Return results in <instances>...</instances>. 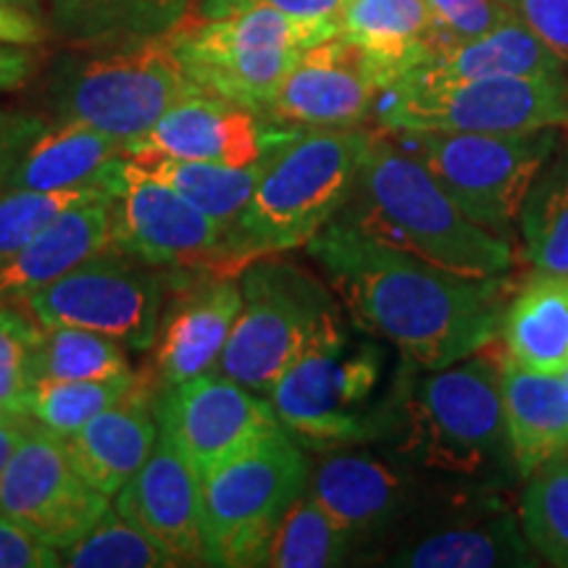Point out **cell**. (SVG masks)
Returning a JSON list of instances; mask_svg holds the SVG:
<instances>
[{
  "instance_id": "bcb514c9",
  "label": "cell",
  "mask_w": 568,
  "mask_h": 568,
  "mask_svg": "<svg viewBox=\"0 0 568 568\" xmlns=\"http://www.w3.org/2000/svg\"><path fill=\"white\" fill-rule=\"evenodd\" d=\"M32 424L34 422L30 416L11 414V410L0 416V479H3L6 466H9V460L13 453H17V447L24 443L27 435H30Z\"/></svg>"
},
{
  "instance_id": "ee69618b",
  "label": "cell",
  "mask_w": 568,
  "mask_h": 568,
  "mask_svg": "<svg viewBox=\"0 0 568 568\" xmlns=\"http://www.w3.org/2000/svg\"><path fill=\"white\" fill-rule=\"evenodd\" d=\"M45 40V27L34 13L0 3V42L6 45H40Z\"/></svg>"
},
{
  "instance_id": "3957f363",
  "label": "cell",
  "mask_w": 568,
  "mask_h": 568,
  "mask_svg": "<svg viewBox=\"0 0 568 568\" xmlns=\"http://www.w3.org/2000/svg\"><path fill=\"white\" fill-rule=\"evenodd\" d=\"M506 353L489 343L456 364L403 379L395 426L397 456L439 477L489 481L514 466L500 368Z\"/></svg>"
},
{
  "instance_id": "ac0fdd59",
  "label": "cell",
  "mask_w": 568,
  "mask_h": 568,
  "mask_svg": "<svg viewBox=\"0 0 568 568\" xmlns=\"http://www.w3.org/2000/svg\"><path fill=\"white\" fill-rule=\"evenodd\" d=\"M382 84L361 51L343 34L305 48L268 105V122L295 126H358L374 111Z\"/></svg>"
},
{
  "instance_id": "1f68e13d",
  "label": "cell",
  "mask_w": 568,
  "mask_h": 568,
  "mask_svg": "<svg viewBox=\"0 0 568 568\" xmlns=\"http://www.w3.org/2000/svg\"><path fill=\"white\" fill-rule=\"evenodd\" d=\"M531 266L568 276V151L552 155L518 213Z\"/></svg>"
},
{
  "instance_id": "30bf717a",
  "label": "cell",
  "mask_w": 568,
  "mask_h": 568,
  "mask_svg": "<svg viewBox=\"0 0 568 568\" xmlns=\"http://www.w3.org/2000/svg\"><path fill=\"white\" fill-rule=\"evenodd\" d=\"M387 132H535L568 126V77H485L424 82L403 77L376 98Z\"/></svg>"
},
{
  "instance_id": "5bb4252c",
  "label": "cell",
  "mask_w": 568,
  "mask_h": 568,
  "mask_svg": "<svg viewBox=\"0 0 568 568\" xmlns=\"http://www.w3.org/2000/svg\"><path fill=\"white\" fill-rule=\"evenodd\" d=\"M153 416L201 481L282 426L268 397L216 372L159 389Z\"/></svg>"
},
{
  "instance_id": "ab89813d",
  "label": "cell",
  "mask_w": 568,
  "mask_h": 568,
  "mask_svg": "<svg viewBox=\"0 0 568 568\" xmlns=\"http://www.w3.org/2000/svg\"><path fill=\"white\" fill-rule=\"evenodd\" d=\"M514 9L568 74V0H514Z\"/></svg>"
},
{
  "instance_id": "2e32d148",
  "label": "cell",
  "mask_w": 568,
  "mask_h": 568,
  "mask_svg": "<svg viewBox=\"0 0 568 568\" xmlns=\"http://www.w3.org/2000/svg\"><path fill=\"white\" fill-rule=\"evenodd\" d=\"M166 290L172 295H163L153 343V376L159 389L213 372L243 308L240 274L219 268L169 272Z\"/></svg>"
},
{
  "instance_id": "ba28073f",
  "label": "cell",
  "mask_w": 568,
  "mask_h": 568,
  "mask_svg": "<svg viewBox=\"0 0 568 568\" xmlns=\"http://www.w3.org/2000/svg\"><path fill=\"white\" fill-rule=\"evenodd\" d=\"M243 308L213 372L268 397L276 379L326 332L345 322L335 295L282 253L240 272Z\"/></svg>"
},
{
  "instance_id": "e575fe53",
  "label": "cell",
  "mask_w": 568,
  "mask_h": 568,
  "mask_svg": "<svg viewBox=\"0 0 568 568\" xmlns=\"http://www.w3.org/2000/svg\"><path fill=\"white\" fill-rule=\"evenodd\" d=\"M355 539L329 518L308 493L284 510L274 531L266 566L274 568H326L345 564Z\"/></svg>"
},
{
  "instance_id": "603a6c76",
  "label": "cell",
  "mask_w": 568,
  "mask_h": 568,
  "mask_svg": "<svg viewBox=\"0 0 568 568\" xmlns=\"http://www.w3.org/2000/svg\"><path fill=\"white\" fill-rule=\"evenodd\" d=\"M126 142L80 122L45 126L13 169L9 190H63L84 184L122 187Z\"/></svg>"
},
{
  "instance_id": "52a82bcc",
  "label": "cell",
  "mask_w": 568,
  "mask_h": 568,
  "mask_svg": "<svg viewBox=\"0 0 568 568\" xmlns=\"http://www.w3.org/2000/svg\"><path fill=\"white\" fill-rule=\"evenodd\" d=\"M174 51L197 90L266 119L276 90L305 48L337 38V21L247 9L216 19L184 17L172 27Z\"/></svg>"
},
{
  "instance_id": "44dd1931",
  "label": "cell",
  "mask_w": 568,
  "mask_h": 568,
  "mask_svg": "<svg viewBox=\"0 0 568 568\" xmlns=\"http://www.w3.org/2000/svg\"><path fill=\"white\" fill-rule=\"evenodd\" d=\"M155 439L159 424L148 403V389L140 382L124 400L92 416L80 432L63 437V447L74 471L92 489L111 497L145 464Z\"/></svg>"
},
{
  "instance_id": "7dc6e473",
  "label": "cell",
  "mask_w": 568,
  "mask_h": 568,
  "mask_svg": "<svg viewBox=\"0 0 568 568\" xmlns=\"http://www.w3.org/2000/svg\"><path fill=\"white\" fill-rule=\"evenodd\" d=\"M0 3L11 6V9H21L27 13H34V17L40 13V0H0Z\"/></svg>"
},
{
  "instance_id": "d6986e66",
  "label": "cell",
  "mask_w": 568,
  "mask_h": 568,
  "mask_svg": "<svg viewBox=\"0 0 568 568\" xmlns=\"http://www.w3.org/2000/svg\"><path fill=\"white\" fill-rule=\"evenodd\" d=\"M116 514L148 531L176 566L203 564V481L166 435L116 493Z\"/></svg>"
},
{
  "instance_id": "7bdbcfd3",
  "label": "cell",
  "mask_w": 568,
  "mask_h": 568,
  "mask_svg": "<svg viewBox=\"0 0 568 568\" xmlns=\"http://www.w3.org/2000/svg\"><path fill=\"white\" fill-rule=\"evenodd\" d=\"M61 552L0 516V568H59Z\"/></svg>"
},
{
  "instance_id": "d590c367",
  "label": "cell",
  "mask_w": 568,
  "mask_h": 568,
  "mask_svg": "<svg viewBox=\"0 0 568 568\" xmlns=\"http://www.w3.org/2000/svg\"><path fill=\"white\" fill-rule=\"evenodd\" d=\"M122 187L84 184L63 190H6L0 193V264L21 251L34 234L55 222L61 213L88 203L113 201Z\"/></svg>"
},
{
  "instance_id": "c3c4849f",
  "label": "cell",
  "mask_w": 568,
  "mask_h": 568,
  "mask_svg": "<svg viewBox=\"0 0 568 568\" xmlns=\"http://www.w3.org/2000/svg\"><path fill=\"white\" fill-rule=\"evenodd\" d=\"M560 376H564V385H566V389H568V366L564 368V374H560Z\"/></svg>"
},
{
  "instance_id": "b9f144b4",
  "label": "cell",
  "mask_w": 568,
  "mask_h": 568,
  "mask_svg": "<svg viewBox=\"0 0 568 568\" xmlns=\"http://www.w3.org/2000/svg\"><path fill=\"white\" fill-rule=\"evenodd\" d=\"M45 126L48 124L34 113L0 109V193L9 190V180L19 159Z\"/></svg>"
},
{
  "instance_id": "4fadbf2b",
  "label": "cell",
  "mask_w": 568,
  "mask_h": 568,
  "mask_svg": "<svg viewBox=\"0 0 568 568\" xmlns=\"http://www.w3.org/2000/svg\"><path fill=\"white\" fill-rule=\"evenodd\" d=\"M111 247L169 272L219 268L240 274L245 268L226 251L222 224L130 159L122 190L111 201Z\"/></svg>"
},
{
  "instance_id": "cb8c5ba5",
  "label": "cell",
  "mask_w": 568,
  "mask_h": 568,
  "mask_svg": "<svg viewBox=\"0 0 568 568\" xmlns=\"http://www.w3.org/2000/svg\"><path fill=\"white\" fill-rule=\"evenodd\" d=\"M105 247H111V201L61 213L0 264V305L24 303Z\"/></svg>"
},
{
  "instance_id": "f546056e",
  "label": "cell",
  "mask_w": 568,
  "mask_h": 568,
  "mask_svg": "<svg viewBox=\"0 0 568 568\" xmlns=\"http://www.w3.org/2000/svg\"><path fill=\"white\" fill-rule=\"evenodd\" d=\"M268 155L261 163H255V166L245 169L205 161L166 159V155L155 153L126 155V159L138 163L142 172L151 174L153 180L174 190L176 195H182L184 201L193 203L195 209L209 213L213 222H219L226 230L240 216V211L245 209V203L251 201L255 184H258L266 169Z\"/></svg>"
},
{
  "instance_id": "ffe728a7",
  "label": "cell",
  "mask_w": 568,
  "mask_h": 568,
  "mask_svg": "<svg viewBox=\"0 0 568 568\" xmlns=\"http://www.w3.org/2000/svg\"><path fill=\"white\" fill-rule=\"evenodd\" d=\"M335 524L355 542L393 529L410 503V481L400 468L368 453L332 447L318 458L305 487Z\"/></svg>"
},
{
  "instance_id": "60d3db41",
  "label": "cell",
  "mask_w": 568,
  "mask_h": 568,
  "mask_svg": "<svg viewBox=\"0 0 568 568\" xmlns=\"http://www.w3.org/2000/svg\"><path fill=\"white\" fill-rule=\"evenodd\" d=\"M345 3L347 0H201L197 17L216 19L247 9H274L295 19H324L339 24V13H343Z\"/></svg>"
},
{
  "instance_id": "d6a6232c",
  "label": "cell",
  "mask_w": 568,
  "mask_h": 568,
  "mask_svg": "<svg viewBox=\"0 0 568 568\" xmlns=\"http://www.w3.org/2000/svg\"><path fill=\"white\" fill-rule=\"evenodd\" d=\"M130 372L122 343L77 326H40L30 355V379H113Z\"/></svg>"
},
{
  "instance_id": "f35d334b",
  "label": "cell",
  "mask_w": 568,
  "mask_h": 568,
  "mask_svg": "<svg viewBox=\"0 0 568 568\" xmlns=\"http://www.w3.org/2000/svg\"><path fill=\"white\" fill-rule=\"evenodd\" d=\"M435 21L443 48L481 38L497 24L516 17L514 0H424Z\"/></svg>"
},
{
  "instance_id": "277c9868",
  "label": "cell",
  "mask_w": 568,
  "mask_h": 568,
  "mask_svg": "<svg viewBox=\"0 0 568 568\" xmlns=\"http://www.w3.org/2000/svg\"><path fill=\"white\" fill-rule=\"evenodd\" d=\"M372 132L361 126L290 130L268 155L251 201L226 226L240 266L308 245L351 201Z\"/></svg>"
},
{
  "instance_id": "4dcf8cb0",
  "label": "cell",
  "mask_w": 568,
  "mask_h": 568,
  "mask_svg": "<svg viewBox=\"0 0 568 568\" xmlns=\"http://www.w3.org/2000/svg\"><path fill=\"white\" fill-rule=\"evenodd\" d=\"M140 379L134 374L113 379H45L32 382L21 395L19 414L30 416L42 429L55 437H69L80 432L92 416L124 400Z\"/></svg>"
},
{
  "instance_id": "4316f807",
  "label": "cell",
  "mask_w": 568,
  "mask_h": 568,
  "mask_svg": "<svg viewBox=\"0 0 568 568\" xmlns=\"http://www.w3.org/2000/svg\"><path fill=\"white\" fill-rule=\"evenodd\" d=\"M566 74L552 51L518 17H510L481 38L456 42L406 77L424 82L485 80V77ZM568 77V74H566Z\"/></svg>"
},
{
  "instance_id": "9c48e42d",
  "label": "cell",
  "mask_w": 568,
  "mask_h": 568,
  "mask_svg": "<svg viewBox=\"0 0 568 568\" xmlns=\"http://www.w3.org/2000/svg\"><path fill=\"white\" fill-rule=\"evenodd\" d=\"M308 458L284 426L203 479V564L266 566L284 510L308 487Z\"/></svg>"
},
{
  "instance_id": "f1b7e54d",
  "label": "cell",
  "mask_w": 568,
  "mask_h": 568,
  "mask_svg": "<svg viewBox=\"0 0 568 568\" xmlns=\"http://www.w3.org/2000/svg\"><path fill=\"white\" fill-rule=\"evenodd\" d=\"M195 0H51L53 32L92 45L138 34L169 32Z\"/></svg>"
},
{
  "instance_id": "7a4b0ae2",
  "label": "cell",
  "mask_w": 568,
  "mask_h": 568,
  "mask_svg": "<svg viewBox=\"0 0 568 568\" xmlns=\"http://www.w3.org/2000/svg\"><path fill=\"white\" fill-rule=\"evenodd\" d=\"M382 243L464 276H503L514 251L474 222L393 132L372 134L351 201L337 213Z\"/></svg>"
},
{
  "instance_id": "8fae6325",
  "label": "cell",
  "mask_w": 568,
  "mask_h": 568,
  "mask_svg": "<svg viewBox=\"0 0 568 568\" xmlns=\"http://www.w3.org/2000/svg\"><path fill=\"white\" fill-rule=\"evenodd\" d=\"M474 222L506 237L531 184L558 153V130L397 132Z\"/></svg>"
},
{
  "instance_id": "7c38bea8",
  "label": "cell",
  "mask_w": 568,
  "mask_h": 568,
  "mask_svg": "<svg viewBox=\"0 0 568 568\" xmlns=\"http://www.w3.org/2000/svg\"><path fill=\"white\" fill-rule=\"evenodd\" d=\"M166 274L116 247H105L27 297L40 326H77L151 351L159 335Z\"/></svg>"
},
{
  "instance_id": "484cf974",
  "label": "cell",
  "mask_w": 568,
  "mask_h": 568,
  "mask_svg": "<svg viewBox=\"0 0 568 568\" xmlns=\"http://www.w3.org/2000/svg\"><path fill=\"white\" fill-rule=\"evenodd\" d=\"M389 566L410 568H497L537 566L518 516L487 506L485 514L464 516L397 548Z\"/></svg>"
},
{
  "instance_id": "836d02e7",
  "label": "cell",
  "mask_w": 568,
  "mask_h": 568,
  "mask_svg": "<svg viewBox=\"0 0 568 568\" xmlns=\"http://www.w3.org/2000/svg\"><path fill=\"white\" fill-rule=\"evenodd\" d=\"M518 524L537 558L568 568V450L529 474L518 500Z\"/></svg>"
},
{
  "instance_id": "6da1fadb",
  "label": "cell",
  "mask_w": 568,
  "mask_h": 568,
  "mask_svg": "<svg viewBox=\"0 0 568 568\" xmlns=\"http://www.w3.org/2000/svg\"><path fill=\"white\" fill-rule=\"evenodd\" d=\"M353 324L387 339L414 372H437L495 343L506 316L500 276H464L332 219L308 243Z\"/></svg>"
},
{
  "instance_id": "9a60e30c",
  "label": "cell",
  "mask_w": 568,
  "mask_h": 568,
  "mask_svg": "<svg viewBox=\"0 0 568 568\" xmlns=\"http://www.w3.org/2000/svg\"><path fill=\"white\" fill-rule=\"evenodd\" d=\"M109 508V495L74 471L63 439L32 424L0 479V516L63 550L88 535Z\"/></svg>"
},
{
  "instance_id": "7402d4cb",
  "label": "cell",
  "mask_w": 568,
  "mask_h": 568,
  "mask_svg": "<svg viewBox=\"0 0 568 568\" xmlns=\"http://www.w3.org/2000/svg\"><path fill=\"white\" fill-rule=\"evenodd\" d=\"M339 34L368 55L382 90L443 51L424 0H347L339 13Z\"/></svg>"
},
{
  "instance_id": "5b68a950",
  "label": "cell",
  "mask_w": 568,
  "mask_h": 568,
  "mask_svg": "<svg viewBox=\"0 0 568 568\" xmlns=\"http://www.w3.org/2000/svg\"><path fill=\"white\" fill-rule=\"evenodd\" d=\"M385 351L337 324L284 372L268 393L276 418L297 443L332 450L389 435L403 382L379 395Z\"/></svg>"
},
{
  "instance_id": "f6af8a7d",
  "label": "cell",
  "mask_w": 568,
  "mask_h": 568,
  "mask_svg": "<svg viewBox=\"0 0 568 568\" xmlns=\"http://www.w3.org/2000/svg\"><path fill=\"white\" fill-rule=\"evenodd\" d=\"M34 74V55L21 45L0 42V92L17 90Z\"/></svg>"
},
{
  "instance_id": "74e56055",
  "label": "cell",
  "mask_w": 568,
  "mask_h": 568,
  "mask_svg": "<svg viewBox=\"0 0 568 568\" xmlns=\"http://www.w3.org/2000/svg\"><path fill=\"white\" fill-rule=\"evenodd\" d=\"M40 326L0 308V408L19 414L21 395L32 385L30 355Z\"/></svg>"
},
{
  "instance_id": "681fc988",
  "label": "cell",
  "mask_w": 568,
  "mask_h": 568,
  "mask_svg": "<svg viewBox=\"0 0 568 568\" xmlns=\"http://www.w3.org/2000/svg\"><path fill=\"white\" fill-rule=\"evenodd\" d=\"M3 414H9V410H3V408H0V416H3Z\"/></svg>"
},
{
  "instance_id": "e0dca14e",
  "label": "cell",
  "mask_w": 568,
  "mask_h": 568,
  "mask_svg": "<svg viewBox=\"0 0 568 568\" xmlns=\"http://www.w3.org/2000/svg\"><path fill=\"white\" fill-rule=\"evenodd\" d=\"M287 132L261 113L197 90L172 105L142 138L126 142V155L155 153L245 169L264 161Z\"/></svg>"
},
{
  "instance_id": "83f0119b",
  "label": "cell",
  "mask_w": 568,
  "mask_h": 568,
  "mask_svg": "<svg viewBox=\"0 0 568 568\" xmlns=\"http://www.w3.org/2000/svg\"><path fill=\"white\" fill-rule=\"evenodd\" d=\"M508 358L535 372L568 366V276L539 274L506 305L500 326Z\"/></svg>"
},
{
  "instance_id": "8d00e7d4",
  "label": "cell",
  "mask_w": 568,
  "mask_h": 568,
  "mask_svg": "<svg viewBox=\"0 0 568 568\" xmlns=\"http://www.w3.org/2000/svg\"><path fill=\"white\" fill-rule=\"evenodd\" d=\"M61 566L71 568H172L176 560L138 524L116 510H105L101 521L74 545L61 550Z\"/></svg>"
},
{
  "instance_id": "d4e9b609",
  "label": "cell",
  "mask_w": 568,
  "mask_h": 568,
  "mask_svg": "<svg viewBox=\"0 0 568 568\" xmlns=\"http://www.w3.org/2000/svg\"><path fill=\"white\" fill-rule=\"evenodd\" d=\"M500 393L516 471L529 477L545 460L568 450V389L564 376L535 372L506 355Z\"/></svg>"
},
{
  "instance_id": "8992f818",
  "label": "cell",
  "mask_w": 568,
  "mask_h": 568,
  "mask_svg": "<svg viewBox=\"0 0 568 568\" xmlns=\"http://www.w3.org/2000/svg\"><path fill=\"white\" fill-rule=\"evenodd\" d=\"M55 61L48 103L59 122H80L130 142L197 88L184 74L172 32L138 34Z\"/></svg>"
}]
</instances>
